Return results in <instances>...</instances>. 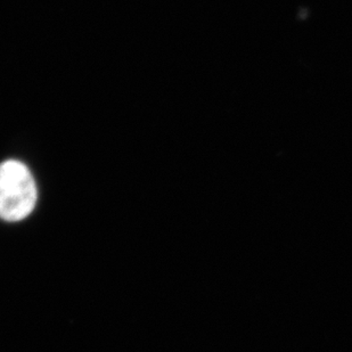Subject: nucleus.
Wrapping results in <instances>:
<instances>
[{"mask_svg": "<svg viewBox=\"0 0 352 352\" xmlns=\"http://www.w3.org/2000/svg\"><path fill=\"white\" fill-rule=\"evenodd\" d=\"M38 190L32 173L24 163H0V219L16 223L30 216L37 204Z\"/></svg>", "mask_w": 352, "mask_h": 352, "instance_id": "f257e3e1", "label": "nucleus"}]
</instances>
